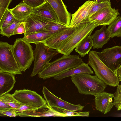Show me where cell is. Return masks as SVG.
Returning <instances> with one entry per match:
<instances>
[{
    "label": "cell",
    "instance_id": "cell-29",
    "mask_svg": "<svg viewBox=\"0 0 121 121\" xmlns=\"http://www.w3.org/2000/svg\"><path fill=\"white\" fill-rule=\"evenodd\" d=\"M69 26L63 24L59 22L52 21L48 26V30L52 35Z\"/></svg>",
    "mask_w": 121,
    "mask_h": 121
},
{
    "label": "cell",
    "instance_id": "cell-14",
    "mask_svg": "<svg viewBox=\"0 0 121 121\" xmlns=\"http://www.w3.org/2000/svg\"><path fill=\"white\" fill-rule=\"evenodd\" d=\"M95 104L96 110L106 114L114 105L112 98L114 94L103 91L95 95Z\"/></svg>",
    "mask_w": 121,
    "mask_h": 121
},
{
    "label": "cell",
    "instance_id": "cell-18",
    "mask_svg": "<svg viewBox=\"0 0 121 121\" xmlns=\"http://www.w3.org/2000/svg\"><path fill=\"white\" fill-rule=\"evenodd\" d=\"M32 13L50 21L59 22L58 17L55 11L47 1L40 6L34 8Z\"/></svg>",
    "mask_w": 121,
    "mask_h": 121
},
{
    "label": "cell",
    "instance_id": "cell-32",
    "mask_svg": "<svg viewBox=\"0 0 121 121\" xmlns=\"http://www.w3.org/2000/svg\"><path fill=\"white\" fill-rule=\"evenodd\" d=\"M22 0L23 2L33 8L40 6L46 1V0Z\"/></svg>",
    "mask_w": 121,
    "mask_h": 121
},
{
    "label": "cell",
    "instance_id": "cell-7",
    "mask_svg": "<svg viewBox=\"0 0 121 121\" xmlns=\"http://www.w3.org/2000/svg\"><path fill=\"white\" fill-rule=\"evenodd\" d=\"M12 46L7 42H0V71L15 75L22 74L14 56Z\"/></svg>",
    "mask_w": 121,
    "mask_h": 121
},
{
    "label": "cell",
    "instance_id": "cell-37",
    "mask_svg": "<svg viewBox=\"0 0 121 121\" xmlns=\"http://www.w3.org/2000/svg\"><path fill=\"white\" fill-rule=\"evenodd\" d=\"M15 109L12 108L6 111H0V114L10 117H15L16 116Z\"/></svg>",
    "mask_w": 121,
    "mask_h": 121
},
{
    "label": "cell",
    "instance_id": "cell-8",
    "mask_svg": "<svg viewBox=\"0 0 121 121\" xmlns=\"http://www.w3.org/2000/svg\"><path fill=\"white\" fill-rule=\"evenodd\" d=\"M13 97L22 105L36 109L49 108L45 100L36 92L28 89L16 90L12 94Z\"/></svg>",
    "mask_w": 121,
    "mask_h": 121
},
{
    "label": "cell",
    "instance_id": "cell-33",
    "mask_svg": "<svg viewBox=\"0 0 121 121\" xmlns=\"http://www.w3.org/2000/svg\"><path fill=\"white\" fill-rule=\"evenodd\" d=\"M89 111L85 112H70L68 111L65 113L66 117L72 116H82L88 117L89 116Z\"/></svg>",
    "mask_w": 121,
    "mask_h": 121
},
{
    "label": "cell",
    "instance_id": "cell-26",
    "mask_svg": "<svg viewBox=\"0 0 121 121\" xmlns=\"http://www.w3.org/2000/svg\"><path fill=\"white\" fill-rule=\"evenodd\" d=\"M17 20L8 8L0 19V29L8 26Z\"/></svg>",
    "mask_w": 121,
    "mask_h": 121
},
{
    "label": "cell",
    "instance_id": "cell-39",
    "mask_svg": "<svg viewBox=\"0 0 121 121\" xmlns=\"http://www.w3.org/2000/svg\"><path fill=\"white\" fill-rule=\"evenodd\" d=\"M116 73L119 81L121 82V66L117 70Z\"/></svg>",
    "mask_w": 121,
    "mask_h": 121
},
{
    "label": "cell",
    "instance_id": "cell-34",
    "mask_svg": "<svg viewBox=\"0 0 121 121\" xmlns=\"http://www.w3.org/2000/svg\"><path fill=\"white\" fill-rule=\"evenodd\" d=\"M113 103L118 111L121 110V94L114 95Z\"/></svg>",
    "mask_w": 121,
    "mask_h": 121
},
{
    "label": "cell",
    "instance_id": "cell-5",
    "mask_svg": "<svg viewBox=\"0 0 121 121\" xmlns=\"http://www.w3.org/2000/svg\"><path fill=\"white\" fill-rule=\"evenodd\" d=\"M12 50L20 70L25 72L30 68L34 59L30 43L23 38H17L12 45Z\"/></svg>",
    "mask_w": 121,
    "mask_h": 121
},
{
    "label": "cell",
    "instance_id": "cell-41",
    "mask_svg": "<svg viewBox=\"0 0 121 121\" xmlns=\"http://www.w3.org/2000/svg\"><path fill=\"white\" fill-rule=\"evenodd\" d=\"M110 0H96L95 1L97 3H100L107 2H110Z\"/></svg>",
    "mask_w": 121,
    "mask_h": 121
},
{
    "label": "cell",
    "instance_id": "cell-9",
    "mask_svg": "<svg viewBox=\"0 0 121 121\" xmlns=\"http://www.w3.org/2000/svg\"><path fill=\"white\" fill-rule=\"evenodd\" d=\"M43 96L48 106L57 110L62 109L70 112L81 111L84 106L74 104L63 100L55 95L44 86L42 90Z\"/></svg>",
    "mask_w": 121,
    "mask_h": 121
},
{
    "label": "cell",
    "instance_id": "cell-23",
    "mask_svg": "<svg viewBox=\"0 0 121 121\" xmlns=\"http://www.w3.org/2000/svg\"><path fill=\"white\" fill-rule=\"evenodd\" d=\"M52 35L48 31H45L30 34L24 36L23 38L30 43L36 44L43 43Z\"/></svg>",
    "mask_w": 121,
    "mask_h": 121
},
{
    "label": "cell",
    "instance_id": "cell-13",
    "mask_svg": "<svg viewBox=\"0 0 121 121\" xmlns=\"http://www.w3.org/2000/svg\"><path fill=\"white\" fill-rule=\"evenodd\" d=\"M78 26L68 27L52 35L43 43L50 48L57 50L61 44L72 35Z\"/></svg>",
    "mask_w": 121,
    "mask_h": 121
},
{
    "label": "cell",
    "instance_id": "cell-6",
    "mask_svg": "<svg viewBox=\"0 0 121 121\" xmlns=\"http://www.w3.org/2000/svg\"><path fill=\"white\" fill-rule=\"evenodd\" d=\"M35 45L33 51L34 62L31 77L38 74L50 63L54 56L59 53L57 50L49 48L43 43Z\"/></svg>",
    "mask_w": 121,
    "mask_h": 121
},
{
    "label": "cell",
    "instance_id": "cell-22",
    "mask_svg": "<svg viewBox=\"0 0 121 121\" xmlns=\"http://www.w3.org/2000/svg\"><path fill=\"white\" fill-rule=\"evenodd\" d=\"M33 9V8L22 2L14 8L10 9L17 20H24L32 13Z\"/></svg>",
    "mask_w": 121,
    "mask_h": 121
},
{
    "label": "cell",
    "instance_id": "cell-12",
    "mask_svg": "<svg viewBox=\"0 0 121 121\" xmlns=\"http://www.w3.org/2000/svg\"><path fill=\"white\" fill-rule=\"evenodd\" d=\"M119 14L118 9L108 6L99 10L88 19L91 21H95L97 26L108 25Z\"/></svg>",
    "mask_w": 121,
    "mask_h": 121
},
{
    "label": "cell",
    "instance_id": "cell-38",
    "mask_svg": "<svg viewBox=\"0 0 121 121\" xmlns=\"http://www.w3.org/2000/svg\"><path fill=\"white\" fill-rule=\"evenodd\" d=\"M12 108L10 106L0 100V111H6Z\"/></svg>",
    "mask_w": 121,
    "mask_h": 121
},
{
    "label": "cell",
    "instance_id": "cell-28",
    "mask_svg": "<svg viewBox=\"0 0 121 121\" xmlns=\"http://www.w3.org/2000/svg\"><path fill=\"white\" fill-rule=\"evenodd\" d=\"M24 20H17L12 24L8 26L0 29V34L3 36L8 38L13 35V33L18 25Z\"/></svg>",
    "mask_w": 121,
    "mask_h": 121
},
{
    "label": "cell",
    "instance_id": "cell-24",
    "mask_svg": "<svg viewBox=\"0 0 121 121\" xmlns=\"http://www.w3.org/2000/svg\"><path fill=\"white\" fill-rule=\"evenodd\" d=\"M91 35V34H90L86 37L75 48V51L82 57H84L88 54L93 47Z\"/></svg>",
    "mask_w": 121,
    "mask_h": 121
},
{
    "label": "cell",
    "instance_id": "cell-15",
    "mask_svg": "<svg viewBox=\"0 0 121 121\" xmlns=\"http://www.w3.org/2000/svg\"><path fill=\"white\" fill-rule=\"evenodd\" d=\"M95 0L86 1L72 15L70 27H78L80 23L87 19V17Z\"/></svg>",
    "mask_w": 121,
    "mask_h": 121
},
{
    "label": "cell",
    "instance_id": "cell-20",
    "mask_svg": "<svg viewBox=\"0 0 121 121\" xmlns=\"http://www.w3.org/2000/svg\"><path fill=\"white\" fill-rule=\"evenodd\" d=\"M15 76L0 71V97L8 93L13 89L16 82Z\"/></svg>",
    "mask_w": 121,
    "mask_h": 121
},
{
    "label": "cell",
    "instance_id": "cell-10",
    "mask_svg": "<svg viewBox=\"0 0 121 121\" xmlns=\"http://www.w3.org/2000/svg\"><path fill=\"white\" fill-rule=\"evenodd\" d=\"M96 53L101 61L116 73L121 66V46L106 48Z\"/></svg>",
    "mask_w": 121,
    "mask_h": 121
},
{
    "label": "cell",
    "instance_id": "cell-31",
    "mask_svg": "<svg viewBox=\"0 0 121 121\" xmlns=\"http://www.w3.org/2000/svg\"><path fill=\"white\" fill-rule=\"evenodd\" d=\"M13 0H0V17L2 18Z\"/></svg>",
    "mask_w": 121,
    "mask_h": 121
},
{
    "label": "cell",
    "instance_id": "cell-4",
    "mask_svg": "<svg viewBox=\"0 0 121 121\" xmlns=\"http://www.w3.org/2000/svg\"><path fill=\"white\" fill-rule=\"evenodd\" d=\"M88 63L92 68L95 75L107 85L115 87L119 84L120 81L116 73L101 61L96 51L89 52Z\"/></svg>",
    "mask_w": 121,
    "mask_h": 121
},
{
    "label": "cell",
    "instance_id": "cell-21",
    "mask_svg": "<svg viewBox=\"0 0 121 121\" xmlns=\"http://www.w3.org/2000/svg\"><path fill=\"white\" fill-rule=\"evenodd\" d=\"M82 73L91 74L94 73L91 68L89 66L88 63L83 62L77 67L65 71L55 76L54 78L56 80L59 81L74 75Z\"/></svg>",
    "mask_w": 121,
    "mask_h": 121
},
{
    "label": "cell",
    "instance_id": "cell-1",
    "mask_svg": "<svg viewBox=\"0 0 121 121\" xmlns=\"http://www.w3.org/2000/svg\"><path fill=\"white\" fill-rule=\"evenodd\" d=\"M83 62L78 55H63L50 63L39 73V76L44 80L54 77L65 71L78 67Z\"/></svg>",
    "mask_w": 121,
    "mask_h": 121
},
{
    "label": "cell",
    "instance_id": "cell-2",
    "mask_svg": "<svg viewBox=\"0 0 121 121\" xmlns=\"http://www.w3.org/2000/svg\"><path fill=\"white\" fill-rule=\"evenodd\" d=\"M73 83L78 92L85 95H95L103 92L107 85L96 75L82 73L71 76Z\"/></svg>",
    "mask_w": 121,
    "mask_h": 121
},
{
    "label": "cell",
    "instance_id": "cell-25",
    "mask_svg": "<svg viewBox=\"0 0 121 121\" xmlns=\"http://www.w3.org/2000/svg\"><path fill=\"white\" fill-rule=\"evenodd\" d=\"M107 29L111 38L121 37V16H118L109 25Z\"/></svg>",
    "mask_w": 121,
    "mask_h": 121
},
{
    "label": "cell",
    "instance_id": "cell-35",
    "mask_svg": "<svg viewBox=\"0 0 121 121\" xmlns=\"http://www.w3.org/2000/svg\"><path fill=\"white\" fill-rule=\"evenodd\" d=\"M25 32V23L23 21L21 22L17 26L13 33V35L24 34Z\"/></svg>",
    "mask_w": 121,
    "mask_h": 121
},
{
    "label": "cell",
    "instance_id": "cell-16",
    "mask_svg": "<svg viewBox=\"0 0 121 121\" xmlns=\"http://www.w3.org/2000/svg\"><path fill=\"white\" fill-rule=\"evenodd\" d=\"M53 8L58 17L59 22L70 26L71 20V14L68 11L62 0H46Z\"/></svg>",
    "mask_w": 121,
    "mask_h": 121
},
{
    "label": "cell",
    "instance_id": "cell-11",
    "mask_svg": "<svg viewBox=\"0 0 121 121\" xmlns=\"http://www.w3.org/2000/svg\"><path fill=\"white\" fill-rule=\"evenodd\" d=\"M25 23V36L31 33L48 31V26L51 21L32 13L24 20Z\"/></svg>",
    "mask_w": 121,
    "mask_h": 121
},
{
    "label": "cell",
    "instance_id": "cell-30",
    "mask_svg": "<svg viewBox=\"0 0 121 121\" xmlns=\"http://www.w3.org/2000/svg\"><path fill=\"white\" fill-rule=\"evenodd\" d=\"M110 2H107L100 3H94L87 17L89 19L91 16L101 9L106 7L111 6Z\"/></svg>",
    "mask_w": 121,
    "mask_h": 121
},
{
    "label": "cell",
    "instance_id": "cell-17",
    "mask_svg": "<svg viewBox=\"0 0 121 121\" xmlns=\"http://www.w3.org/2000/svg\"><path fill=\"white\" fill-rule=\"evenodd\" d=\"M16 116L21 117H65V113L58 111L53 108H41L17 113Z\"/></svg>",
    "mask_w": 121,
    "mask_h": 121
},
{
    "label": "cell",
    "instance_id": "cell-27",
    "mask_svg": "<svg viewBox=\"0 0 121 121\" xmlns=\"http://www.w3.org/2000/svg\"><path fill=\"white\" fill-rule=\"evenodd\" d=\"M0 100L15 109L18 108L22 105L13 97L12 94L9 93L0 97Z\"/></svg>",
    "mask_w": 121,
    "mask_h": 121
},
{
    "label": "cell",
    "instance_id": "cell-19",
    "mask_svg": "<svg viewBox=\"0 0 121 121\" xmlns=\"http://www.w3.org/2000/svg\"><path fill=\"white\" fill-rule=\"evenodd\" d=\"M93 41V49L101 48L110 40V33L106 25H103L100 29L96 30L91 35Z\"/></svg>",
    "mask_w": 121,
    "mask_h": 121
},
{
    "label": "cell",
    "instance_id": "cell-36",
    "mask_svg": "<svg viewBox=\"0 0 121 121\" xmlns=\"http://www.w3.org/2000/svg\"><path fill=\"white\" fill-rule=\"evenodd\" d=\"M37 109L33 107L28 105H22L19 108L15 110L16 113L32 109Z\"/></svg>",
    "mask_w": 121,
    "mask_h": 121
},
{
    "label": "cell",
    "instance_id": "cell-3",
    "mask_svg": "<svg viewBox=\"0 0 121 121\" xmlns=\"http://www.w3.org/2000/svg\"><path fill=\"white\" fill-rule=\"evenodd\" d=\"M97 26L95 21L87 19L78 26L76 31L65 41L57 49L59 53L69 55L80 42L86 37L91 34L94 29Z\"/></svg>",
    "mask_w": 121,
    "mask_h": 121
},
{
    "label": "cell",
    "instance_id": "cell-40",
    "mask_svg": "<svg viewBox=\"0 0 121 121\" xmlns=\"http://www.w3.org/2000/svg\"><path fill=\"white\" fill-rule=\"evenodd\" d=\"M121 94V84H119L117 86V87L114 95Z\"/></svg>",
    "mask_w": 121,
    "mask_h": 121
}]
</instances>
